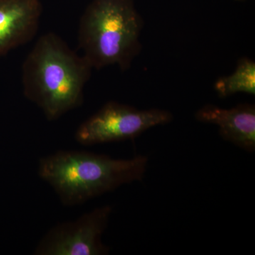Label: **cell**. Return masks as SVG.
Masks as SVG:
<instances>
[{"instance_id": "obj_1", "label": "cell", "mask_w": 255, "mask_h": 255, "mask_svg": "<svg viewBox=\"0 0 255 255\" xmlns=\"http://www.w3.org/2000/svg\"><path fill=\"white\" fill-rule=\"evenodd\" d=\"M92 65L54 33L37 40L22 65L23 95L55 121L83 103Z\"/></svg>"}, {"instance_id": "obj_2", "label": "cell", "mask_w": 255, "mask_h": 255, "mask_svg": "<svg viewBox=\"0 0 255 255\" xmlns=\"http://www.w3.org/2000/svg\"><path fill=\"white\" fill-rule=\"evenodd\" d=\"M147 163L142 155L113 159L86 151L60 150L40 159L38 172L64 205L72 206L141 180Z\"/></svg>"}, {"instance_id": "obj_3", "label": "cell", "mask_w": 255, "mask_h": 255, "mask_svg": "<svg viewBox=\"0 0 255 255\" xmlns=\"http://www.w3.org/2000/svg\"><path fill=\"white\" fill-rule=\"evenodd\" d=\"M143 26L134 0H92L79 23V48L92 68L125 71L141 52Z\"/></svg>"}, {"instance_id": "obj_4", "label": "cell", "mask_w": 255, "mask_h": 255, "mask_svg": "<svg viewBox=\"0 0 255 255\" xmlns=\"http://www.w3.org/2000/svg\"><path fill=\"white\" fill-rule=\"evenodd\" d=\"M173 118L169 111L138 110L110 101L80 124L75 139L85 146L124 141L135 138L151 128L170 123Z\"/></svg>"}, {"instance_id": "obj_5", "label": "cell", "mask_w": 255, "mask_h": 255, "mask_svg": "<svg viewBox=\"0 0 255 255\" xmlns=\"http://www.w3.org/2000/svg\"><path fill=\"white\" fill-rule=\"evenodd\" d=\"M112 213V206H104L82 215L76 221L57 225L42 238L34 254L108 255L110 248L102 238Z\"/></svg>"}, {"instance_id": "obj_6", "label": "cell", "mask_w": 255, "mask_h": 255, "mask_svg": "<svg viewBox=\"0 0 255 255\" xmlns=\"http://www.w3.org/2000/svg\"><path fill=\"white\" fill-rule=\"evenodd\" d=\"M42 12L40 0H0V56L34 38Z\"/></svg>"}, {"instance_id": "obj_7", "label": "cell", "mask_w": 255, "mask_h": 255, "mask_svg": "<svg viewBox=\"0 0 255 255\" xmlns=\"http://www.w3.org/2000/svg\"><path fill=\"white\" fill-rule=\"evenodd\" d=\"M201 123L214 124L223 140L248 152L255 150V106L241 104L231 109L206 105L196 112Z\"/></svg>"}, {"instance_id": "obj_8", "label": "cell", "mask_w": 255, "mask_h": 255, "mask_svg": "<svg viewBox=\"0 0 255 255\" xmlns=\"http://www.w3.org/2000/svg\"><path fill=\"white\" fill-rule=\"evenodd\" d=\"M214 90L221 98L238 93L255 95V62L248 57L238 60L232 74L221 77L214 84Z\"/></svg>"}, {"instance_id": "obj_9", "label": "cell", "mask_w": 255, "mask_h": 255, "mask_svg": "<svg viewBox=\"0 0 255 255\" xmlns=\"http://www.w3.org/2000/svg\"><path fill=\"white\" fill-rule=\"evenodd\" d=\"M233 1H247V0H233Z\"/></svg>"}]
</instances>
